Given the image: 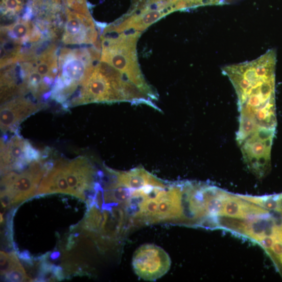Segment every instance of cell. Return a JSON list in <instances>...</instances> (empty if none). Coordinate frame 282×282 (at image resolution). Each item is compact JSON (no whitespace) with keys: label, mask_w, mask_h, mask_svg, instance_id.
<instances>
[{"label":"cell","mask_w":282,"mask_h":282,"mask_svg":"<svg viewBox=\"0 0 282 282\" xmlns=\"http://www.w3.org/2000/svg\"><path fill=\"white\" fill-rule=\"evenodd\" d=\"M99 52L92 49H62L58 56L59 72L51 91V97L63 104L83 86L99 59Z\"/></svg>","instance_id":"1"},{"label":"cell","mask_w":282,"mask_h":282,"mask_svg":"<svg viewBox=\"0 0 282 282\" xmlns=\"http://www.w3.org/2000/svg\"><path fill=\"white\" fill-rule=\"evenodd\" d=\"M124 77L119 70L101 61L94 67L70 104L127 101L126 91L129 81Z\"/></svg>","instance_id":"2"},{"label":"cell","mask_w":282,"mask_h":282,"mask_svg":"<svg viewBox=\"0 0 282 282\" xmlns=\"http://www.w3.org/2000/svg\"><path fill=\"white\" fill-rule=\"evenodd\" d=\"M137 37L134 34L103 37L101 61L119 70L129 82L154 99V93L146 82L137 64L135 51Z\"/></svg>","instance_id":"3"},{"label":"cell","mask_w":282,"mask_h":282,"mask_svg":"<svg viewBox=\"0 0 282 282\" xmlns=\"http://www.w3.org/2000/svg\"><path fill=\"white\" fill-rule=\"evenodd\" d=\"M49 171L41 159L32 162L30 168L20 174L10 172L2 180L1 195L7 196L12 204L25 201L36 195L37 187Z\"/></svg>","instance_id":"4"},{"label":"cell","mask_w":282,"mask_h":282,"mask_svg":"<svg viewBox=\"0 0 282 282\" xmlns=\"http://www.w3.org/2000/svg\"><path fill=\"white\" fill-rule=\"evenodd\" d=\"M171 260L163 249L153 244H145L135 251L132 267L135 274L141 279L155 281L166 275L170 270Z\"/></svg>","instance_id":"5"},{"label":"cell","mask_w":282,"mask_h":282,"mask_svg":"<svg viewBox=\"0 0 282 282\" xmlns=\"http://www.w3.org/2000/svg\"><path fill=\"white\" fill-rule=\"evenodd\" d=\"M41 154L29 141L18 135L9 140L3 138L1 142V170L7 174L13 170H19L26 165L40 160Z\"/></svg>","instance_id":"6"},{"label":"cell","mask_w":282,"mask_h":282,"mask_svg":"<svg viewBox=\"0 0 282 282\" xmlns=\"http://www.w3.org/2000/svg\"><path fill=\"white\" fill-rule=\"evenodd\" d=\"M62 41L65 44L95 43L98 33L90 15L81 14L66 7Z\"/></svg>","instance_id":"7"},{"label":"cell","mask_w":282,"mask_h":282,"mask_svg":"<svg viewBox=\"0 0 282 282\" xmlns=\"http://www.w3.org/2000/svg\"><path fill=\"white\" fill-rule=\"evenodd\" d=\"M64 170L72 195L85 200V193L94 185L95 171L89 161L85 157H79L66 161Z\"/></svg>","instance_id":"8"},{"label":"cell","mask_w":282,"mask_h":282,"mask_svg":"<svg viewBox=\"0 0 282 282\" xmlns=\"http://www.w3.org/2000/svg\"><path fill=\"white\" fill-rule=\"evenodd\" d=\"M44 107L21 97L11 99L3 104L0 112V124L4 133L15 132L24 121Z\"/></svg>","instance_id":"9"},{"label":"cell","mask_w":282,"mask_h":282,"mask_svg":"<svg viewBox=\"0 0 282 282\" xmlns=\"http://www.w3.org/2000/svg\"><path fill=\"white\" fill-rule=\"evenodd\" d=\"M157 210L154 221L181 219L183 215L181 183L166 187L157 196Z\"/></svg>","instance_id":"10"},{"label":"cell","mask_w":282,"mask_h":282,"mask_svg":"<svg viewBox=\"0 0 282 282\" xmlns=\"http://www.w3.org/2000/svg\"><path fill=\"white\" fill-rule=\"evenodd\" d=\"M2 41L21 46L29 43H36L41 38L40 29L31 19L22 17L11 25L2 28Z\"/></svg>","instance_id":"11"},{"label":"cell","mask_w":282,"mask_h":282,"mask_svg":"<svg viewBox=\"0 0 282 282\" xmlns=\"http://www.w3.org/2000/svg\"><path fill=\"white\" fill-rule=\"evenodd\" d=\"M112 172L116 177V181L131 191L142 190L149 185L166 186L143 168L125 172Z\"/></svg>","instance_id":"12"},{"label":"cell","mask_w":282,"mask_h":282,"mask_svg":"<svg viewBox=\"0 0 282 282\" xmlns=\"http://www.w3.org/2000/svg\"><path fill=\"white\" fill-rule=\"evenodd\" d=\"M24 6L22 0H2V14L6 17H14L22 11Z\"/></svg>","instance_id":"13"},{"label":"cell","mask_w":282,"mask_h":282,"mask_svg":"<svg viewBox=\"0 0 282 282\" xmlns=\"http://www.w3.org/2000/svg\"><path fill=\"white\" fill-rule=\"evenodd\" d=\"M21 265L15 253L9 254L4 251H1V274L5 275L13 271Z\"/></svg>","instance_id":"14"},{"label":"cell","mask_w":282,"mask_h":282,"mask_svg":"<svg viewBox=\"0 0 282 282\" xmlns=\"http://www.w3.org/2000/svg\"><path fill=\"white\" fill-rule=\"evenodd\" d=\"M68 9L87 15H90L86 5V0H62Z\"/></svg>","instance_id":"15"},{"label":"cell","mask_w":282,"mask_h":282,"mask_svg":"<svg viewBox=\"0 0 282 282\" xmlns=\"http://www.w3.org/2000/svg\"><path fill=\"white\" fill-rule=\"evenodd\" d=\"M7 278L12 281H22L28 279V277L21 265L16 269L6 274Z\"/></svg>","instance_id":"16"},{"label":"cell","mask_w":282,"mask_h":282,"mask_svg":"<svg viewBox=\"0 0 282 282\" xmlns=\"http://www.w3.org/2000/svg\"><path fill=\"white\" fill-rule=\"evenodd\" d=\"M31 3V7L33 8H36V7H39L44 5V3L48 1V0H30Z\"/></svg>","instance_id":"17"}]
</instances>
